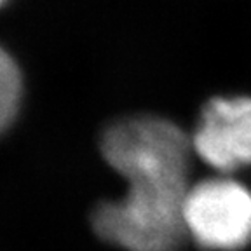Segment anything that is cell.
Listing matches in <instances>:
<instances>
[{
	"instance_id": "obj_2",
	"label": "cell",
	"mask_w": 251,
	"mask_h": 251,
	"mask_svg": "<svg viewBox=\"0 0 251 251\" xmlns=\"http://www.w3.org/2000/svg\"><path fill=\"white\" fill-rule=\"evenodd\" d=\"M187 237L209 251H237L251 241V190L215 175L190 185L183 201Z\"/></svg>"
},
{
	"instance_id": "obj_4",
	"label": "cell",
	"mask_w": 251,
	"mask_h": 251,
	"mask_svg": "<svg viewBox=\"0 0 251 251\" xmlns=\"http://www.w3.org/2000/svg\"><path fill=\"white\" fill-rule=\"evenodd\" d=\"M194 155L216 175L251 166V96L220 94L204 103L190 134Z\"/></svg>"
},
{
	"instance_id": "obj_1",
	"label": "cell",
	"mask_w": 251,
	"mask_h": 251,
	"mask_svg": "<svg viewBox=\"0 0 251 251\" xmlns=\"http://www.w3.org/2000/svg\"><path fill=\"white\" fill-rule=\"evenodd\" d=\"M188 180L138 176L127 180L122 199L96 206L94 232L126 251H176L187 237L183 201Z\"/></svg>"
},
{
	"instance_id": "obj_5",
	"label": "cell",
	"mask_w": 251,
	"mask_h": 251,
	"mask_svg": "<svg viewBox=\"0 0 251 251\" xmlns=\"http://www.w3.org/2000/svg\"><path fill=\"white\" fill-rule=\"evenodd\" d=\"M21 98V77L11 56L0 49V133L16 117Z\"/></svg>"
},
{
	"instance_id": "obj_6",
	"label": "cell",
	"mask_w": 251,
	"mask_h": 251,
	"mask_svg": "<svg viewBox=\"0 0 251 251\" xmlns=\"http://www.w3.org/2000/svg\"><path fill=\"white\" fill-rule=\"evenodd\" d=\"M2 2H4V0H0V4H2Z\"/></svg>"
},
{
	"instance_id": "obj_3",
	"label": "cell",
	"mask_w": 251,
	"mask_h": 251,
	"mask_svg": "<svg viewBox=\"0 0 251 251\" xmlns=\"http://www.w3.org/2000/svg\"><path fill=\"white\" fill-rule=\"evenodd\" d=\"M105 161L121 176L140 169L190 171V134L157 115H131L112 122L101 136Z\"/></svg>"
}]
</instances>
